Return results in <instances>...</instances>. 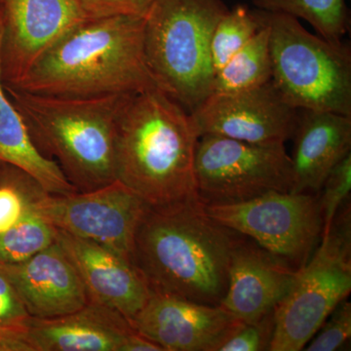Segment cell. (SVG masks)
Masks as SVG:
<instances>
[{
  "instance_id": "obj_18",
  "label": "cell",
  "mask_w": 351,
  "mask_h": 351,
  "mask_svg": "<svg viewBox=\"0 0 351 351\" xmlns=\"http://www.w3.org/2000/svg\"><path fill=\"white\" fill-rule=\"evenodd\" d=\"M292 193L319 191L332 168L351 154V117L301 110L293 135Z\"/></svg>"
},
{
  "instance_id": "obj_4",
  "label": "cell",
  "mask_w": 351,
  "mask_h": 351,
  "mask_svg": "<svg viewBox=\"0 0 351 351\" xmlns=\"http://www.w3.org/2000/svg\"><path fill=\"white\" fill-rule=\"evenodd\" d=\"M4 89L36 149L56 159L76 191H95L117 181V123L133 95L63 98Z\"/></svg>"
},
{
  "instance_id": "obj_23",
  "label": "cell",
  "mask_w": 351,
  "mask_h": 351,
  "mask_svg": "<svg viewBox=\"0 0 351 351\" xmlns=\"http://www.w3.org/2000/svg\"><path fill=\"white\" fill-rule=\"evenodd\" d=\"M262 25V16L258 9L251 10L241 4L228 9L219 21L212 36L211 57L215 75L257 34Z\"/></svg>"
},
{
  "instance_id": "obj_12",
  "label": "cell",
  "mask_w": 351,
  "mask_h": 351,
  "mask_svg": "<svg viewBox=\"0 0 351 351\" xmlns=\"http://www.w3.org/2000/svg\"><path fill=\"white\" fill-rule=\"evenodd\" d=\"M0 69L3 86L15 87L39 57L87 20L80 0H0Z\"/></svg>"
},
{
  "instance_id": "obj_3",
  "label": "cell",
  "mask_w": 351,
  "mask_h": 351,
  "mask_svg": "<svg viewBox=\"0 0 351 351\" xmlns=\"http://www.w3.org/2000/svg\"><path fill=\"white\" fill-rule=\"evenodd\" d=\"M199 137L191 113L159 88L133 95L117 123V181L149 206L200 199L195 175Z\"/></svg>"
},
{
  "instance_id": "obj_26",
  "label": "cell",
  "mask_w": 351,
  "mask_h": 351,
  "mask_svg": "<svg viewBox=\"0 0 351 351\" xmlns=\"http://www.w3.org/2000/svg\"><path fill=\"white\" fill-rule=\"evenodd\" d=\"M304 348L306 351H335L351 338V304L343 301L323 323L319 331Z\"/></svg>"
},
{
  "instance_id": "obj_19",
  "label": "cell",
  "mask_w": 351,
  "mask_h": 351,
  "mask_svg": "<svg viewBox=\"0 0 351 351\" xmlns=\"http://www.w3.org/2000/svg\"><path fill=\"white\" fill-rule=\"evenodd\" d=\"M5 166H14L27 173L46 193L69 195L77 191L56 161L43 156L32 142L22 117L6 94L0 69V169Z\"/></svg>"
},
{
  "instance_id": "obj_27",
  "label": "cell",
  "mask_w": 351,
  "mask_h": 351,
  "mask_svg": "<svg viewBox=\"0 0 351 351\" xmlns=\"http://www.w3.org/2000/svg\"><path fill=\"white\" fill-rule=\"evenodd\" d=\"M274 326V311L257 322L242 325L221 343L218 351L269 350Z\"/></svg>"
},
{
  "instance_id": "obj_17",
  "label": "cell",
  "mask_w": 351,
  "mask_h": 351,
  "mask_svg": "<svg viewBox=\"0 0 351 351\" xmlns=\"http://www.w3.org/2000/svg\"><path fill=\"white\" fill-rule=\"evenodd\" d=\"M31 317L53 318L87 304L82 278L57 240L20 263H0Z\"/></svg>"
},
{
  "instance_id": "obj_1",
  "label": "cell",
  "mask_w": 351,
  "mask_h": 351,
  "mask_svg": "<svg viewBox=\"0 0 351 351\" xmlns=\"http://www.w3.org/2000/svg\"><path fill=\"white\" fill-rule=\"evenodd\" d=\"M234 233L210 218L200 199L149 205L132 262L152 292L219 306L228 289Z\"/></svg>"
},
{
  "instance_id": "obj_21",
  "label": "cell",
  "mask_w": 351,
  "mask_h": 351,
  "mask_svg": "<svg viewBox=\"0 0 351 351\" xmlns=\"http://www.w3.org/2000/svg\"><path fill=\"white\" fill-rule=\"evenodd\" d=\"M258 10L292 16L308 23L321 38L341 43L350 31L346 0H252Z\"/></svg>"
},
{
  "instance_id": "obj_13",
  "label": "cell",
  "mask_w": 351,
  "mask_h": 351,
  "mask_svg": "<svg viewBox=\"0 0 351 351\" xmlns=\"http://www.w3.org/2000/svg\"><path fill=\"white\" fill-rule=\"evenodd\" d=\"M130 323L163 351H218L243 325L221 306L152 291Z\"/></svg>"
},
{
  "instance_id": "obj_9",
  "label": "cell",
  "mask_w": 351,
  "mask_h": 351,
  "mask_svg": "<svg viewBox=\"0 0 351 351\" xmlns=\"http://www.w3.org/2000/svg\"><path fill=\"white\" fill-rule=\"evenodd\" d=\"M210 218L251 237L258 246L298 269L322 233L319 199L308 193L272 191L232 204H205ZM294 269V267H293Z\"/></svg>"
},
{
  "instance_id": "obj_7",
  "label": "cell",
  "mask_w": 351,
  "mask_h": 351,
  "mask_svg": "<svg viewBox=\"0 0 351 351\" xmlns=\"http://www.w3.org/2000/svg\"><path fill=\"white\" fill-rule=\"evenodd\" d=\"M350 202L341 207L317 250L295 271L274 309L270 351L304 350L323 323L351 291Z\"/></svg>"
},
{
  "instance_id": "obj_25",
  "label": "cell",
  "mask_w": 351,
  "mask_h": 351,
  "mask_svg": "<svg viewBox=\"0 0 351 351\" xmlns=\"http://www.w3.org/2000/svg\"><path fill=\"white\" fill-rule=\"evenodd\" d=\"M322 197L319 199L323 228L321 235L327 234L337 214L345 206L351 191V154L339 161L327 176L322 188Z\"/></svg>"
},
{
  "instance_id": "obj_24",
  "label": "cell",
  "mask_w": 351,
  "mask_h": 351,
  "mask_svg": "<svg viewBox=\"0 0 351 351\" xmlns=\"http://www.w3.org/2000/svg\"><path fill=\"white\" fill-rule=\"evenodd\" d=\"M40 189L32 176L19 168L5 166L0 169V233L19 221Z\"/></svg>"
},
{
  "instance_id": "obj_10",
  "label": "cell",
  "mask_w": 351,
  "mask_h": 351,
  "mask_svg": "<svg viewBox=\"0 0 351 351\" xmlns=\"http://www.w3.org/2000/svg\"><path fill=\"white\" fill-rule=\"evenodd\" d=\"M32 205L57 230L107 247L130 262L136 233L149 206L117 180L95 191L69 195L43 189Z\"/></svg>"
},
{
  "instance_id": "obj_28",
  "label": "cell",
  "mask_w": 351,
  "mask_h": 351,
  "mask_svg": "<svg viewBox=\"0 0 351 351\" xmlns=\"http://www.w3.org/2000/svg\"><path fill=\"white\" fill-rule=\"evenodd\" d=\"M154 0H80L88 20L112 16L145 17Z\"/></svg>"
},
{
  "instance_id": "obj_22",
  "label": "cell",
  "mask_w": 351,
  "mask_h": 351,
  "mask_svg": "<svg viewBox=\"0 0 351 351\" xmlns=\"http://www.w3.org/2000/svg\"><path fill=\"white\" fill-rule=\"evenodd\" d=\"M43 189H39L29 201L19 221L0 233V263L25 262L56 242L57 228L43 219L32 205V201Z\"/></svg>"
},
{
  "instance_id": "obj_11",
  "label": "cell",
  "mask_w": 351,
  "mask_h": 351,
  "mask_svg": "<svg viewBox=\"0 0 351 351\" xmlns=\"http://www.w3.org/2000/svg\"><path fill=\"white\" fill-rule=\"evenodd\" d=\"M191 115L199 136L210 134L250 144L285 145L294 135L299 110L270 80L242 91L213 92Z\"/></svg>"
},
{
  "instance_id": "obj_5",
  "label": "cell",
  "mask_w": 351,
  "mask_h": 351,
  "mask_svg": "<svg viewBox=\"0 0 351 351\" xmlns=\"http://www.w3.org/2000/svg\"><path fill=\"white\" fill-rule=\"evenodd\" d=\"M228 9L223 0H154L145 17L147 68L157 87L189 113L213 93L212 36Z\"/></svg>"
},
{
  "instance_id": "obj_30",
  "label": "cell",
  "mask_w": 351,
  "mask_h": 351,
  "mask_svg": "<svg viewBox=\"0 0 351 351\" xmlns=\"http://www.w3.org/2000/svg\"><path fill=\"white\" fill-rule=\"evenodd\" d=\"M0 351H34L27 338V325L0 324Z\"/></svg>"
},
{
  "instance_id": "obj_6",
  "label": "cell",
  "mask_w": 351,
  "mask_h": 351,
  "mask_svg": "<svg viewBox=\"0 0 351 351\" xmlns=\"http://www.w3.org/2000/svg\"><path fill=\"white\" fill-rule=\"evenodd\" d=\"M269 29L271 80L297 110L351 117V50L307 32L297 18L261 10Z\"/></svg>"
},
{
  "instance_id": "obj_15",
  "label": "cell",
  "mask_w": 351,
  "mask_h": 351,
  "mask_svg": "<svg viewBox=\"0 0 351 351\" xmlns=\"http://www.w3.org/2000/svg\"><path fill=\"white\" fill-rule=\"evenodd\" d=\"M57 242L77 270L90 302L112 308L129 321L144 307L151 289L130 261L63 230H58Z\"/></svg>"
},
{
  "instance_id": "obj_20",
  "label": "cell",
  "mask_w": 351,
  "mask_h": 351,
  "mask_svg": "<svg viewBox=\"0 0 351 351\" xmlns=\"http://www.w3.org/2000/svg\"><path fill=\"white\" fill-rule=\"evenodd\" d=\"M262 16L263 25L243 47L215 75L213 92L230 93L251 89L271 80L269 29Z\"/></svg>"
},
{
  "instance_id": "obj_8",
  "label": "cell",
  "mask_w": 351,
  "mask_h": 351,
  "mask_svg": "<svg viewBox=\"0 0 351 351\" xmlns=\"http://www.w3.org/2000/svg\"><path fill=\"white\" fill-rule=\"evenodd\" d=\"M195 175L205 204H232L292 189V164L285 145L250 144L210 134L198 140Z\"/></svg>"
},
{
  "instance_id": "obj_14",
  "label": "cell",
  "mask_w": 351,
  "mask_h": 351,
  "mask_svg": "<svg viewBox=\"0 0 351 351\" xmlns=\"http://www.w3.org/2000/svg\"><path fill=\"white\" fill-rule=\"evenodd\" d=\"M25 325L34 351H162L123 315L94 302L58 317L29 316Z\"/></svg>"
},
{
  "instance_id": "obj_16",
  "label": "cell",
  "mask_w": 351,
  "mask_h": 351,
  "mask_svg": "<svg viewBox=\"0 0 351 351\" xmlns=\"http://www.w3.org/2000/svg\"><path fill=\"white\" fill-rule=\"evenodd\" d=\"M288 263L257 243L237 237L230 256L228 285L219 306L243 324L274 313L295 276Z\"/></svg>"
},
{
  "instance_id": "obj_2",
  "label": "cell",
  "mask_w": 351,
  "mask_h": 351,
  "mask_svg": "<svg viewBox=\"0 0 351 351\" xmlns=\"http://www.w3.org/2000/svg\"><path fill=\"white\" fill-rule=\"evenodd\" d=\"M144 27L145 17L138 16L83 21L12 88L63 98L136 95L158 88L145 62Z\"/></svg>"
},
{
  "instance_id": "obj_29",
  "label": "cell",
  "mask_w": 351,
  "mask_h": 351,
  "mask_svg": "<svg viewBox=\"0 0 351 351\" xmlns=\"http://www.w3.org/2000/svg\"><path fill=\"white\" fill-rule=\"evenodd\" d=\"M29 318L15 289L0 265V324L19 326L25 325Z\"/></svg>"
}]
</instances>
